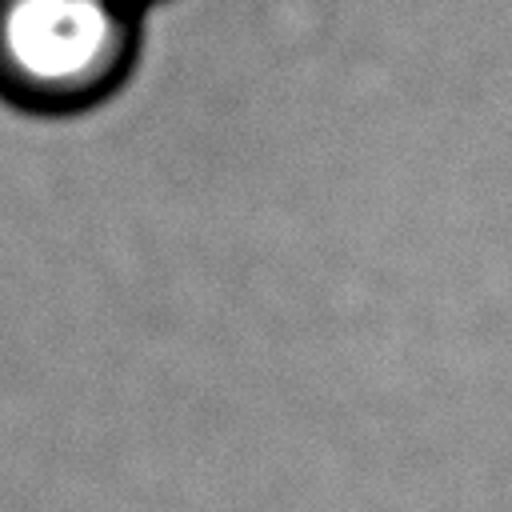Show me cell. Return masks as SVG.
Wrapping results in <instances>:
<instances>
[{"label":"cell","mask_w":512,"mask_h":512,"mask_svg":"<svg viewBox=\"0 0 512 512\" xmlns=\"http://www.w3.org/2000/svg\"><path fill=\"white\" fill-rule=\"evenodd\" d=\"M120 4H140V0H120Z\"/></svg>","instance_id":"7a4b0ae2"},{"label":"cell","mask_w":512,"mask_h":512,"mask_svg":"<svg viewBox=\"0 0 512 512\" xmlns=\"http://www.w3.org/2000/svg\"><path fill=\"white\" fill-rule=\"evenodd\" d=\"M132 56V4L0 0V96L24 108H84L124 80Z\"/></svg>","instance_id":"6da1fadb"}]
</instances>
